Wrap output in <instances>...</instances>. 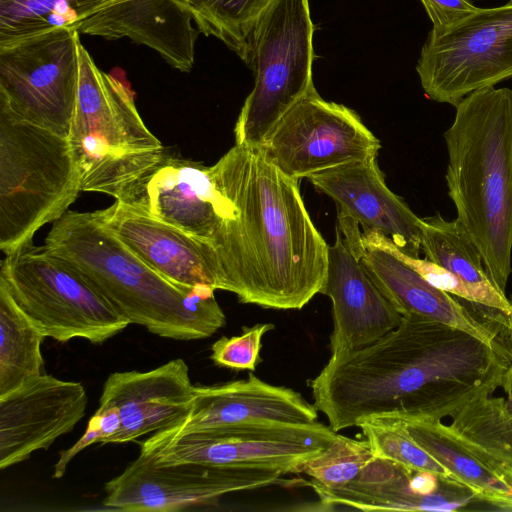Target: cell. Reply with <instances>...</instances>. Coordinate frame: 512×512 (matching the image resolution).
<instances>
[{
	"label": "cell",
	"instance_id": "cell-1",
	"mask_svg": "<svg viewBox=\"0 0 512 512\" xmlns=\"http://www.w3.org/2000/svg\"><path fill=\"white\" fill-rule=\"evenodd\" d=\"M511 360L500 341L408 314L372 344L331 355L309 387L335 432L375 416L442 420L493 394Z\"/></svg>",
	"mask_w": 512,
	"mask_h": 512
},
{
	"label": "cell",
	"instance_id": "cell-2",
	"mask_svg": "<svg viewBox=\"0 0 512 512\" xmlns=\"http://www.w3.org/2000/svg\"><path fill=\"white\" fill-rule=\"evenodd\" d=\"M233 205L207 251L216 289L244 304L302 309L326 280L329 245L313 224L298 179L260 146L235 144L215 164Z\"/></svg>",
	"mask_w": 512,
	"mask_h": 512
},
{
	"label": "cell",
	"instance_id": "cell-3",
	"mask_svg": "<svg viewBox=\"0 0 512 512\" xmlns=\"http://www.w3.org/2000/svg\"><path fill=\"white\" fill-rule=\"evenodd\" d=\"M44 245L79 271L130 324L175 340L212 336L226 324L215 289L177 285L141 260L96 211L68 210Z\"/></svg>",
	"mask_w": 512,
	"mask_h": 512
},
{
	"label": "cell",
	"instance_id": "cell-4",
	"mask_svg": "<svg viewBox=\"0 0 512 512\" xmlns=\"http://www.w3.org/2000/svg\"><path fill=\"white\" fill-rule=\"evenodd\" d=\"M444 133L446 183L457 222L503 292L512 272V89L464 97Z\"/></svg>",
	"mask_w": 512,
	"mask_h": 512
},
{
	"label": "cell",
	"instance_id": "cell-5",
	"mask_svg": "<svg viewBox=\"0 0 512 512\" xmlns=\"http://www.w3.org/2000/svg\"><path fill=\"white\" fill-rule=\"evenodd\" d=\"M75 107L67 135L82 191L121 200L166 153L142 120L132 93L101 71L81 41Z\"/></svg>",
	"mask_w": 512,
	"mask_h": 512
},
{
	"label": "cell",
	"instance_id": "cell-6",
	"mask_svg": "<svg viewBox=\"0 0 512 512\" xmlns=\"http://www.w3.org/2000/svg\"><path fill=\"white\" fill-rule=\"evenodd\" d=\"M82 192L68 138L0 111V249L11 254Z\"/></svg>",
	"mask_w": 512,
	"mask_h": 512
},
{
	"label": "cell",
	"instance_id": "cell-7",
	"mask_svg": "<svg viewBox=\"0 0 512 512\" xmlns=\"http://www.w3.org/2000/svg\"><path fill=\"white\" fill-rule=\"evenodd\" d=\"M0 281L18 307L59 342L83 338L101 344L130 322L66 260L32 243L1 261Z\"/></svg>",
	"mask_w": 512,
	"mask_h": 512
},
{
	"label": "cell",
	"instance_id": "cell-8",
	"mask_svg": "<svg viewBox=\"0 0 512 512\" xmlns=\"http://www.w3.org/2000/svg\"><path fill=\"white\" fill-rule=\"evenodd\" d=\"M314 26L308 0H270L258 17L249 67L252 91L237 119L235 144L260 146L286 111L312 86Z\"/></svg>",
	"mask_w": 512,
	"mask_h": 512
},
{
	"label": "cell",
	"instance_id": "cell-9",
	"mask_svg": "<svg viewBox=\"0 0 512 512\" xmlns=\"http://www.w3.org/2000/svg\"><path fill=\"white\" fill-rule=\"evenodd\" d=\"M337 432L319 421L309 424L249 423L181 434L157 431L138 442L140 453L167 464L261 468L299 474Z\"/></svg>",
	"mask_w": 512,
	"mask_h": 512
},
{
	"label": "cell",
	"instance_id": "cell-10",
	"mask_svg": "<svg viewBox=\"0 0 512 512\" xmlns=\"http://www.w3.org/2000/svg\"><path fill=\"white\" fill-rule=\"evenodd\" d=\"M79 35L59 28L0 48V111L67 137L77 96Z\"/></svg>",
	"mask_w": 512,
	"mask_h": 512
},
{
	"label": "cell",
	"instance_id": "cell-11",
	"mask_svg": "<svg viewBox=\"0 0 512 512\" xmlns=\"http://www.w3.org/2000/svg\"><path fill=\"white\" fill-rule=\"evenodd\" d=\"M416 70L431 100L453 106L512 78V2L478 8L443 34L429 35Z\"/></svg>",
	"mask_w": 512,
	"mask_h": 512
},
{
	"label": "cell",
	"instance_id": "cell-12",
	"mask_svg": "<svg viewBox=\"0 0 512 512\" xmlns=\"http://www.w3.org/2000/svg\"><path fill=\"white\" fill-rule=\"evenodd\" d=\"M260 148L272 165L299 180L377 157L381 143L355 111L324 100L312 86L280 118Z\"/></svg>",
	"mask_w": 512,
	"mask_h": 512
},
{
	"label": "cell",
	"instance_id": "cell-13",
	"mask_svg": "<svg viewBox=\"0 0 512 512\" xmlns=\"http://www.w3.org/2000/svg\"><path fill=\"white\" fill-rule=\"evenodd\" d=\"M283 476L281 471L261 468L160 463L139 453L105 484L103 505L129 512L178 511L215 503L231 493L295 483Z\"/></svg>",
	"mask_w": 512,
	"mask_h": 512
},
{
	"label": "cell",
	"instance_id": "cell-14",
	"mask_svg": "<svg viewBox=\"0 0 512 512\" xmlns=\"http://www.w3.org/2000/svg\"><path fill=\"white\" fill-rule=\"evenodd\" d=\"M87 393L80 382L42 374L0 396V468L47 450L85 415Z\"/></svg>",
	"mask_w": 512,
	"mask_h": 512
},
{
	"label": "cell",
	"instance_id": "cell-15",
	"mask_svg": "<svg viewBox=\"0 0 512 512\" xmlns=\"http://www.w3.org/2000/svg\"><path fill=\"white\" fill-rule=\"evenodd\" d=\"M337 223L367 275L402 316L419 315L463 330L486 343L499 342L497 331L453 295L431 285L389 249L364 241L355 220L338 213Z\"/></svg>",
	"mask_w": 512,
	"mask_h": 512
},
{
	"label": "cell",
	"instance_id": "cell-16",
	"mask_svg": "<svg viewBox=\"0 0 512 512\" xmlns=\"http://www.w3.org/2000/svg\"><path fill=\"white\" fill-rule=\"evenodd\" d=\"M307 179L337 205L338 213L355 220L363 233L389 238L410 257L421 250V218L386 185L377 157L348 162Z\"/></svg>",
	"mask_w": 512,
	"mask_h": 512
},
{
	"label": "cell",
	"instance_id": "cell-17",
	"mask_svg": "<svg viewBox=\"0 0 512 512\" xmlns=\"http://www.w3.org/2000/svg\"><path fill=\"white\" fill-rule=\"evenodd\" d=\"M194 388L188 365L180 358L149 371L110 374L99 405L115 407L121 425L109 443L135 442L178 424L190 411Z\"/></svg>",
	"mask_w": 512,
	"mask_h": 512
},
{
	"label": "cell",
	"instance_id": "cell-18",
	"mask_svg": "<svg viewBox=\"0 0 512 512\" xmlns=\"http://www.w3.org/2000/svg\"><path fill=\"white\" fill-rule=\"evenodd\" d=\"M318 410L301 393L249 373L246 379L195 386L187 416L164 431L181 434L249 423L309 424Z\"/></svg>",
	"mask_w": 512,
	"mask_h": 512
},
{
	"label": "cell",
	"instance_id": "cell-19",
	"mask_svg": "<svg viewBox=\"0 0 512 512\" xmlns=\"http://www.w3.org/2000/svg\"><path fill=\"white\" fill-rule=\"evenodd\" d=\"M321 294L332 302L331 355L352 352L377 341L396 328L402 315L367 275L336 227Z\"/></svg>",
	"mask_w": 512,
	"mask_h": 512
},
{
	"label": "cell",
	"instance_id": "cell-20",
	"mask_svg": "<svg viewBox=\"0 0 512 512\" xmlns=\"http://www.w3.org/2000/svg\"><path fill=\"white\" fill-rule=\"evenodd\" d=\"M188 0H109L77 27L106 39L127 37L152 48L173 68L188 72L199 34Z\"/></svg>",
	"mask_w": 512,
	"mask_h": 512
},
{
	"label": "cell",
	"instance_id": "cell-21",
	"mask_svg": "<svg viewBox=\"0 0 512 512\" xmlns=\"http://www.w3.org/2000/svg\"><path fill=\"white\" fill-rule=\"evenodd\" d=\"M313 491L325 506L362 511H456L481 501L474 490L456 480H444L438 492L427 495L420 470L376 457L346 486Z\"/></svg>",
	"mask_w": 512,
	"mask_h": 512
},
{
	"label": "cell",
	"instance_id": "cell-22",
	"mask_svg": "<svg viewBox=\"0 0 512 512\" xmlns=\"http://www.w3.org/2000/svg\"><path fill=\"white\" fill-rule=\"evenodd\" d=\"M96 213L127 247L169 281L217 290L204 249L180 230L120 200Z\"/></svg>",
	"mask_w": 512,
	"mask_h": 512
},
{
	"label": "cell",
	"instance_id": "cell-23",
	"mask_svg": "<svg viewBox=\"0 0 512 512\" xmlns=\"http://www.w3.org/2000/svg\"><path fill=\"white\" fill-rule=\"evenodd\" d=\"M421 250L426 259L454 274L472 292L475 305L508 317L510 299L489 277L481 254L457 220L439 213L421 218Z\"/></svg>",
	"mask_w": 512,
	"mask_h": 512
},
{
	"label": "cell",
	"instance_id": "cell-24",
	"mask_svg": "<svg viewBox=\"0 0 512 512\" xmlns=\"http://www.w3.org/2000/svg\"><path fill=\"white\" fill-rule=\"evenodd\" d=\"M446 425L449 434L494 474L512 484V410L506 398L469 401Z\"/></svg>",
	"mask_w": 512,
	"mask_h": 512
},
{
	"label": "cell",
	"instance_id": "cell-25",
	"mask_svg": "<svg viewBox=\"0 0 512 512\" xmlns=\"http://www.w3.org/2000/svg\"><path fill=\"white\" fill-rule=\"evenodd\" d=\"M411 437L452 476L474 490L481 501L501 510H512V484L494 474L436 419H402Z\"/></svg>",
	"mask_w": 512,
	"mask_h": 512
},
{
	"label": "cell",
	"instance_id": "cell-26",
	"mask_svg": "<svg viewBox=\"0 0 512 512\" xmlns=\"http://www.w3.org/2000/svg\"><path fill=\"white\" fill-rule=\"evenodd\" d=\"M45 338L0 281V396L44 374Z\"/></svg>",
	"mask_w": 512,
	"mask_h": 512
},
{
	"label": "cell",
	"instance_id": "cell-27",
	"mask_svg": "<svg viewBox=\"0 0 512 512\" xmlns=\"http://www.w3.org/2000/svg\"><path fill=\"white\" fill-rule=\"evenodd\" d=\"M109 0H0V48L78 25Z\"/></svg>",
	"mask_w": 512,
	"mask_h": 512
},
{
	"label": "cell",
	"instance_id": "cell-28",
	"mask_svg": "<svg viewBox=\"0 0 512 512\" xmlns=\"http://www.w3.org/2000/svg\"><path fill=\"white\" fill-rule=\"evenodd\" d=\"M270 0H188L196 28L214 36L247 65L256 21Z\"/></svg>",
	"mask_w": 512,
	"mask_h": 512
},
{
	"label": "cell",
	"instance_id": "cell-29",
	"mask_svg": "<svg viewBox=\"0 0 512 512\" xmlns=\"http://www.w3.org/2000/svg\"><path fill=\"white\" fill-rule=\"evenodd\" d=\"M363 437L376 458H384L415 470L428 471L443 480H454L449 472L409 434L397 417L375 416L359 422Z\"/></svg>",
	"mask_w": 512,
	"mask_h": 512
},
{
	"label": "cell",
	"instance_id": "cell-30",
	"mask_svg": "<svg viewBox=\"0 0 512 512\" xmlns=\"http://www.w3.org/2000/svg\"><path fill=\"white\" fill-rule=\"evenodd\" d=\"M374 458L366 439L358 440L336 433L328 447L301 465L299 474L311 478L307 486L312 489H339L355 480Z\"/></svg>",
	"mask_w": 512,
	"mask_h": 512
},
{
	"label": "cell",
	"instance_id": "cell-31",
	"mask_svg": "<svg viewBox=\"0 0 512 512\" xmlns=\"http://www.w3.org/2000/svg\"><path fill=\"white\" fill-rule=\"evenodd\" d=\"M274 328L275 325L272 323L243 326L240 335L223 336L215 341L211 346L210 358L219 367L254 371L262 361V338Z\"/></svg>",
	"mask_w": 512,
	"mask_h": 512
},
{
	"label": "cell",
	"instance_id": "cell-32",
	"mask_svg": "<svg viewBox=\"0 0 512 512\" xmlns=\"http://www.w3.org/2000/svg\"><path fill=\"white\" fill-rule=\"evenodd\" d=\"M118 410L111 406H99L90 418L83 436L70 448L60 452L53 467V478L64 476L70 461L86 447L98 443L108 444L120 429Z\"/></svg>",
	"mask_w": 512,
	"mask_h": 512
},
{
	"label": "cell",
	"instance_id": "cell-33",
	"mask_svg": "<svg viewBox=\"0 0 512 512\" xmlns=\"http://www.w3.org/2000/svg\"><path fill=\"white\" fill-rule=\"evenodd\" d=\"M432 22L429 35L439 36L478 10L470 0H420Z\"/></svg>",
	"mask_w": 512,
	"mask_h": 512
},
{
	"label": "cell",
	"instance_id": "cell-34",
	"mask_svg": "<svg viewBox=\"0 0 512 512\" xmlns=\"http://www.w3.org/2000/svg\"><path fill=\"white\" fill-rule=\"evenodd\" d=\"M501 388L505 392L508 406L512 410V360L504 372Z\"/></svg>",
	"mask_w": 512,
	"mask_h": 512
},
{
	"label": "cell",
	"instance_id": "cell-35",
	"mask_svg": "<svg viewBox=\"0 0 512 512\" xmlns=\"http://www.w3.org/2000/svg\"><path fill=\"white\" fill-rule=\"evenodd\" d=\"M512 305V298L510 299ZM507 329L509 330V340H510V352L512 355V313L508 317H506L505 322L503 323Z\"/></svg>",
	"mask_w": 512,
	"mask_h": 512
},
{
	"label": "cell",
	"instance_id": "cell-36",
	"mask_svg": "<svg viewBox=\"0 0 512 512\" xmlns=\"http://www.w3.org/2000/svg\"><path fill=\"white\" fill-rule=\"evenodd\" d=\"M512 2V0H510Z\"/></svg>",
	"mask_w": 512,
	"mask_h": 512
}]
</instances>
